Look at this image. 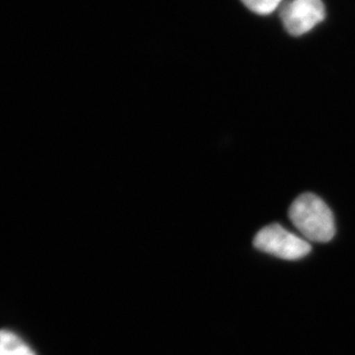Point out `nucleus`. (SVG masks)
Listing matches in <instances>:
<instances>
[{
  "label": "nucleus",
  "instance_id": "nucleus-1",
  "mask_svg": "<svg viewBox=\"0 0 355 355\" xmlns=\"http://www.w3.org/2000/svg\"><path fill=\"white\" fill-rule=\"evenodd\" d=\"M288 216L299 232L309 241L328 243L335 236L334 214L318 195H300L291 205Z\"/></svg>",
  "mask_w": 355,
  "mask_h": 355
},
{
  "label": "nucleus",
  "instance_id": "nucleus-5",
  "mask_svg": "<svg viewBox=\"0 0 355 355\" xmlns=\"http://www.w3.org/2000/svg\"><path fill=\"white\" fill-rule=\"evenodd\" d=\"M243 1L250 10L257 13L268 14L276 10L282 0H243Z\"/></svg>",
  "mask_w": 355,
  "mask_h": 355
},
{
  "label": "nucleus",
  "instance_id": "nucleus-2",
  "mask_svg": "<svg viewBox=\"0 0 355 355\" xmlns=\"http://www.w3.org/2000/svg\"><path fill=\"white\" fill-rule=\"evenodd\" d=\"M254 246L264 253L283 260L295 261L311 253V243L279 224L266 226L254 238Z\"/></svg>",
  "mask_w": 355,
  "mask_h": 355
},
{
  "label": "nucleus",
  "instance_id": "nucleus-4",
  "mask_svg": "<svg viewBox=\"0 0 355 355\" xmlns=\"http://www.w3.org/2000/svg\"><path fill=\"white\" fill-rule=\"evenodd\" d=\"M0 355H36L34 351L13 332L0 330Z\"/></svg>",
  "mask_w": 355,
  "mask_h": 355
},
{
  "label": "nucleus",
  "instance_id": "nucleus-3",
  "mask_svg": "<svg viewBox=\"0 0 355 355\" xmlns=\"http://www.w3.org/2000/svg\"><path fill=\"white\" fill-rule=\"evenodd\" d=\"M325 8L322 0H293L284 8L282 19L290 34H304L324 19Z\"/></svg>",
  "mask_w": 355,
  "mask_h": 355
}]
</instances>
